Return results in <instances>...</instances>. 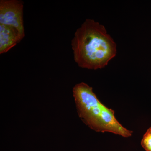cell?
I'll list each match as a JSON object with an SVG mask.
<instances>
[{
    "label": "cell",
    "mask_w": 151,
    "mask_h": 151,
    "mask_svg": "<svg viewBox=\"0 0 151 151\" xmlns=\"http://www.w3.org/2000/svg\"><path fill=\"white\" fill-rule=\"evenodd\" d=\"M23 38L14 28L0 24V54L7 52Z\"/></svg>",
    "instance_id": "cell-4"
},
{
    "label": "cell",
    "mask_w": 151,
    "mask_h": 151,
    "mask_svg": "<svg viewBox=\"0 0 151 151\" xmlns=\"http://www.w3.org/2000/svg\"><path fill=\"white\" fill-rule=\"evenodd\" d=\"M75 62L79 67L101 69L116 55V44L104 26L86 19L71 42Z\"/></svg>",
    "instance_id": "cell-1"
},
{
    "label": "cell",
    "mask_w": 151,
    "mask_h": 151,
    "mask_svg": "<svg viewBox=\"0 0 151 151\" xmlns=\"http://www.w3.org/2000/svg\"><path fill=\"white\" fill-rule=\"evenodd\" d=\"M141 145L146 151H151V127L143 136Z\"/></svg>",
    "instance_id": "cell-5"
},
{
    "label": "cell",
    "mask_w": 151,
    "mask_h": 151,
    "mask_svg": "<svg viewBox=\"0 0 151 151\" xmlns=\"http://www.w3.org/2000/svg\"><path fill=\"white\" fill-rule=\"evenodd\" d=\"M73 92L78 116L90 129L97 132H111L124 137L132 136L133 132L119 123L114 111L99 101L92 87L81 82L74 86Z\"/></svg>",
    "instance_id": "cell-2"
},
{
    "label": "cell",
    "mask_w": 151,
    "mask_h": 151,
    "mask_svg": "<svg viewBox=\"0 0 151 151\" xmlns=\"http://www.w3.org/2000/svg\"><path fill=\"white\" fill-rule=\"evenodd\" d=\"M23 2L19 0L0 1V24L14 28L24 37Z\"/></svg>",
    "instance_id": "cell-3"
}]
</instances>
